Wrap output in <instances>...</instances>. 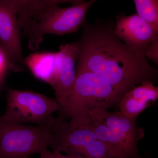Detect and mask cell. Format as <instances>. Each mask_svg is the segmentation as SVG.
<instances>
[{
	"label": "cell",
	"mask_w": 158,
	"mask_h": 158,
	"mask_svg": "<svg viewBox=\"0 0 158 158\" xmlns=\"http://www.w3.org/2000/svg\"><path fill=\"white\" fill-rule=\"evenodd\" d=\"M112 22L85 20L79 41L76 72H90L112 85L122 97L144 82L154 84L157 69L148 63L144 52L123 42Z\"/></svg>",
	"instance_id": "cell-1"
},
{
	"label": "cell",
	"mask_w": 158,
	"mask_h": 158,
	"mask_svg": "<svg viewBox=\"0 0 158 158\" xmlns=\"http://www.w3.org/2000/svg\"><path fill=\"white\" fill-rule=\"evenodd\" d=\"M52 130L48 147L52 151L84 158H120L96 137L89 116L75 117L69 121L54 117Z\"/></svg>",
	"instance_id": "cell-2"
},
{
	"label": "cell",
	"mask_w": 158,
	"mask_h": 158,
	"mask_svg": "<svg viewBox=\"0 0 158 158\" xmlns=\"http://www.w3.org/2000/svg\"><path fill=\"white\" fill-rule=\"evenodd\" d=\"M122 96L112 85L90 72H76L72 89L59 108V117L65 120L88 117L98 109L109 110L118 106Z\"/></svg>",
	"instance_id": "cell-3"
},
{
	"label": "cell",
	"mask_w": 158,
	"mask_h": 158,
	"mask_svg": "<svg viewBox=\"0 0 158 158\" xmlns=\"http://www.w3.org/2000/svg\"><path fill=\"white\" fill-rule=\"evenodd\" d=\"M98 0L61 8L58 5L48 6L38 14L25 34L32 50L39 48L46 34L62 35L77 32L85 21L88 9Z\"/></svg>",
	"instance_id": "cell-4"
},
{
	"label": "cell",
	"mask_w": 158,
	"mask_h": 158,
	"mask_svg": "<svg viewBox=\"0 0 158 158\" xmlns=\"http://www.w3.org/2000/svg\"><path fill=\"white\" fill-rule=\"evenodd\" d=\"M53 121L28 125L10 122L0 116V158H27L48 148Z\"/></svg>",
	"instance_id": "cell-5"
},
{
	"label": "cell",
	"mask_w": 158,
	"mask_h": 158,
	"mask_svg": "<svg viewBox=\"0 0 158 158\" xmlns=\"http://www.w3.org/2000/svg\"><path fill=\"white\" fill-rule=\"evenodd\" d=\"M59 106L56 99L30 90L9 88L7 107L3 118L14 123L41 125L52 122Z\"/></svg>",
	"instance_id": "cell-6"
},
{
	"label": "cell",
	"mask_w": 158,
	"mask_h": 158,
	"mask_svg": "<svg viewBox=\"0 0 158 158\" xmlns=\"http://www.w3.org/2000/svg\"><path fill=\"white\" fill-rule=\"evenodd\" d=\"M17 13L8 0H0V48L6 56L8 67L15 72L24 69Z\"/></svg>",
	"instance_id": "cell-7"
},
{
	"label": "cell",
	"mask_w": 158,
	"mask_h": 158,
	"mask_svg": "<svg viewBox=\"0 0 158 158\" xmlns=\"http://www.w3.org/2000/svg\"><path fill=\"white\" fill-rule=\"evenodd\" d=\"M114 30L123 42L143 52L151 43L158 38V27L137 14L118 15Z\"/></svg>",
	"instance_id": "cell-8"
},
{
	"label": "cell",
	"mask_w": 158,
	"mask_h": 158,
	"mask_svg": "<svg viewBox=\"0 0 158 158\" xmlns=\"http://www.w3.org/2000/svg\"><path fill=\"white\" fill-rule=\"evenodd\" d=\"M92 111L121 140L132 158H143L140 155L138 144L144 137V131L137 125V119L130 118L119 111L110 112L98 109Z\"/></svg>",
	"instance_id": "cell-9"
},
{
	"label": "cell",
	"mask_w": 158,
	"mask_h": 158,
	"mask_svg": "<svg viewBox=\"0 0 158 158\" xmlns=\"http://www.w3.org/2000/svg\"><path fill=\"white\" fill-rule=\"evenodd\" d=\"M79 55L77 42L62 45L56 52V69L52 86L55 91L59 108L72 89L76 78V67Z\"/></svg>",
	"instance_id": "cell-10"
},
{
	"label": "cell",
	"mask_w": 158,
	"mask_h": 158,
	"mask_svg": "<svg viewBox=\"0 0 158 158\" xmlns=\"http://www.w3.org/2000/svg\"><path fill=\"white\" fill-rule=\"evenodd\" d=\"M158 99V88L150 82H144L126 92L118 103V111L130 118L137 119L145 109Z\"/></svg>",
	"instance_id": "cell-11"
},
{
	"label": "cell",
	"mask_w": 158,
	"mask_h": 158,
	"mask_svg": "<svg viewBox=\"0 0 158 158\" xmlns=\"http://www.w3.org/2000/svg\"><path fill=\"white\" fill-rule=\"evenodd\" d=\"M24 63L37 78L52 86L56 69V52L32 54L25 59Z\"/></svg>",
	"instance_id": "cell-12"
},
{
	"label": "cell",
	"mask_w": 158,
	"mask_h": 158,
	"mask_svg": "<svg viewBox=\"0 0 158 158\" xmlns=\"http://www.w3.org/2000/svg\"><path fill=\"white\" fill-rule=\"evenodd\" d=\"M16 9L18 22L25 33L42 11L45 0H8Z\"/></svg>",
	"instance_id": "cell-13"
},
{
	"label": "cell",
	"mask_w": 158,
	"mask_h": 158,
	"mask_svg": "<svg viewBox=\"0 0 158 158\" xmlns=\"http://www.w3.org/2000/svg\"><path fill=\"white\" fill-rule=\"evenodd\" d=\"M137 14L158 27V0H134Z\"/></svg>",
	"instance_id": "cell-14"
},
{
	"label": "cell",
	"mask_w": 158,
	"mask_h": 158,
	"mask_svg": "<svg viewBox=\"0 0 158 158\" xmlns=\"http://www.w3.org/2000/svg\"><path fill=\"white\" fill-rule=\"evenodd\" d=\"M144 54L146 59L151 60L158 65V38L150 44L144 51Z\"/></svg>",
	"instance_id": "cell-15"
},
{
	"label": "cell",
	"mask_w": 158,
	"mask_h": 158,
	"mask_svg": "<svg viewBox=\"0 0 158 158\" xmlns=\"http://www.w3.org/2000/svg\"><path fill=\"white\" fill-rule=\"evenodd\" d=\"M37 158H84L81 156L73 155H63L62 153L58 152L50 151L48 148L43 151L39 154Z\"/></svg>",
	"instance_id": "cell-16"
},
{
	"label": "cell",
	"mask_w": 158,
	"mask_h": 158,
	"mask_svg": "<svg viewBox=\"0 0 158 158\" xmlns=\"http://www.w3.org/2000/svg\"><path fill=\"white\" fill-rule=\"evenodd\" d=\"M86 2V0H45V5L43 9L48 6L58 5V4L62 3H69L72 4L73 5H76Z\"/></svg>",
	"instance_id": "cell-17"
},
{
	"label": "cell",
	"mask_w": 158,
	"mask_h": 158,
	"mask_svg": "<svg viewBox=\"0 0 158 158\" xmlns=\"http://www.w3.org/2000/svg\"><path fill=\"white\" fill-rule=\"evenodd\" d=\"M8 66L7 59L2 50L0 48V71Z\"/></svg>",
	"instance_id": "cell-18"
},
{
	"label": "cell",
	"mask_w": 158,
	"mask_h": 158,
	"mask_svg": "<svg viewBox=\"0 0 158 158\" xmlns=\"http://www.w3.org/2000/svg\"><path fill=\"white\" fill-rule=\"evenodd\" d=\"M144 158H152L151 157H150L149 156H148L145 157H144Z\"/></svg>",
	"instance_id": "cell-19"
},
{
	"label": "cell",
	"mask_w": 158,
	"mask_h": 158,
	"mask_svg": "<svg viewBox=\"0 0 158 158\" xmlns=\"http://www.w3.org/2000/svg\"><path fill=\"white\" fill-rule=\"evenodd\" d=\"M30 158V157H28V158Z\"/></svg>",
	"instance_id": "cell-20"
}]
</instances>
